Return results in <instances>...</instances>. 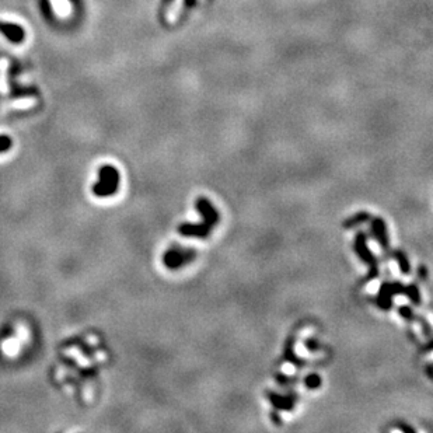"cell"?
I'll list each match as a JSON object with an SVG mask.
<instances>
[{
	"label": "cell",
	"mask_w": 433,
	"mask_h": 433,
	"mask_svg": "<svg viewBox=\"0 0 433 433\" xmlns=\"http://www.w3.org/2000/svg\"><path fill=\"white\" fill-rule=\"evenodd\" d=\"M121 176L119 171L111 164H104L98 168V180L94 182L93 194L97 198H108L119 190Z\"/></svg>",
	"instance_id": "6da1fadb"
},
{
	"label": "cell",
	"mask_w": 433,
	"mask_h": 433,
	"mask_svg": "<svg viewBox=\"0 0 433 433\" xmlns=\"http://www.w3.org/2000/svg\"><path fill=\"white\" fill-rule=\"evenodd\" d=\"M21 73V65L17 61H13L7 69V84H9V98L20 100V98L38 97L40 90L35 86H26L18 82Z\"/></svg>",
	"instance_id": "7a4b0ae2"
},
{
	"label": "cell",
	"mask_w": 433,
	"mask_h": 433,
	"mask_svg": "<svg viewBox=\"0 0 433 433\" xmlns=\"http://www.w3.org/2000/svg\"><path fill=\"white\" fill-rule=\"evenodd\" d=\"M196 258V251L194 248H182L180 246H173L163 255V263L167 269L177 271L191 263Z\"/></svg>",
	"instance_id": "3957f363"
},
{
	"label": "cell",
	"mask_w": 433,
	"mask_h": 433,
	"mask_svg": "<svg viewBox=\"0 0 433 433\" xmlns=\"http://www.w3.org/2000/svg\"><path fill=\"white\" fill-rule=\"evenodd\" d=\"M355 251H356V254H357V257L361 258L362 261H365V262L370 267V271H369V273H367L366 280H371V279L376 278L377 275H379L377 261H376V258H374V255H373L370 250H369V247H367L366 234H365V233H359V234H356Z\"/></svg>",
	"instance_id": "277c9868"
},
{
	"label": "cell",
	"mask_w": 433,
	"mask_h": 433,
	"mask_svg": "<svg viewBox=\"0 0 433 433\" xmlns=\"http://www.w3.org/2000/svg\"><path fill=\"white\" fill-rule=\"evenodd\" d=\"M0 34L5 36L7 41L14 45H20L26 41V30L24 27L11 23V21H0Z\"/></svg>",
	"instance_id": "5b68a950"
},
{
	"label": "cell",
	"mask_w": 433,
	"mask_h": 433,
	"mask_svg": "<svg viewBox=\"0 0 433 433\" xmlns=\"http://www.w3.org/2000/svg\"><path fill=\"white\" fill-rule=\"evenodd\" d=\"M195 208L208 226H211L213 229L219 223V213H217L216 208L213 206V203L208 198L199 196L195 202Z\"/></svg>",
	"instance_id": "8992f818"
},
{
	"label": "cell",
	"mask_w": 433,
	"mask_h": 433,
	"mask_svg": "<svg viewBox=\"0 0 433 433\" xmlns=\"http://www.w3.org/2000/svg\"><path fill=\"white\" fill-rule=\"evenodd\" d=\"M405 286H402L401 284H384L380 289V293L377 296V305L380 306L383 310L390 309L392 305L391 297L394 294L404 293Z\"/></svg>",
	"instance_id": "52a82bcc"
},
{
	"label": "cell",
	"mask_w": 433,
	"mask_h": 433,
	"mask_svg": "<svg viewBox=\"0 0 433 433\" xmlns=\"http://www.w3.org/2000/svg\"><path fill=\"white\" fill-rule=\"evenodd\" d=\"M212 232V227L208 226L203 222L201 224H194V223H181L178 226V233L184 237H196L206 238Z\"/></svg>",
	"instance_id": "ba28073f"
},
{
	"label": "cell",
	"mask_w": 433,
	"mask_h": 433,
	"mask_svg": "<svg viewBox=\"0 0 433 433\" xmlns=\"http://www.w3.org/2000/svg\"><path fill=\"white\" fill-rule=\"evenodd\" d=\"M267 396L269 398V402L272 404L275 409H282V411H292L296 402V396L290 394V396H280L276 392L268 391Z\"/></svg>",
	"instance_id": "9c48e42d"
},
{
	"label": "cell",
	"mask_w": 433,
	"mask_h": 433,
	"mask_svg": "<svg viewBox=\"0 0 433 433\" xmlns=\"http://www.w3.org/2000/svg\"><path fill=\"white\" fill-rule=\"evenodd\" d=\"M371 233L376 237L379 244L382 246L383 250H388L390 248V242H388V234H387V227L386 223L382 217H376L371 220Z\"/></svg>",
	"instance_id": "30bf717a"
},
{
	"label": "cell",
	"mask_w": 433,
	"mask_h": 433,
	"mask_svg": "<svg viewBox=\"0 0 433 433\" xmlns=\"http://www.w3.org/2000/svg\"><path fill=\"white\" fill-rule=\"evenodd\" d=\"M38 6H40V11H41V16L48 21V23H53L55 20V10H53V6H52L51 0H38Z\"/></svg>",
	"instance_id": "8fae6325"
},
{
	"label": "cell",
	"mask_w": 433,
	"mask_h": 433,
	"mask_svg": "<svg viewBox=\"0 0 433 433\" xmlns=\"http://www.w3.org/2000/svg\"><path fill=\"white\" fill-rule=\"evenodd\" d=\"M370 217L371 216L367 213V212H359V213H356V215H353L352 217H349L348 220H345L344 227H346V229H351V227H355V226H357V224H362V223L367 222Z\"/></svg>",
	"instance_id": "7c38bea8"
},
{
	"label": "cell",
	"mask_w": 433,
	"mask_h": 433,
	"mask_svg": "<svg viewBox=\"0 0 433 433\" xmlns=\"http://www.w3.org/2000/svg\"><path fill=\"white\" fill-rule=\"evenodd\" d=\"M404 294H407L408 299L412 302L413 305H419L421 303V294H419V289L417 288V285H409L404 290Z\"/></svg>",
	"instance_id": "4fadbf2b"
},
{
	"label": "cell",
	"mask_w": 433,
	"mask_h": 433,
	"mask_svg": "<svg viewBox=\"0 0 433 433\" xmlns=\"http://www.w3.org/2000/svg\"><path fill=\"white\" fill-rule=\"evenodd\" d=\"M394 255V258L397 259L398 265H400V269H401L402 273H409V271H411V268H409V262H408L407 257L404 255V253H401V251H396V253L392 254Z\"/></svg>",
	"instance_id": "5bb4252c"
},
{
	"label": "cell",
	"mask_w": 433,
	"mask_h": 433,
	"mask_svg": "<svg viewBox=\"0 0 433 433\" xmlns=\"http://www.w3.org/2000/svg\"><path fill=\"white\" fill-rule=\"evenodd\" d=\"M305 384H306V387H307V388H310V390H317V388L321 386L320 376H318V374H315V373H313V374H309V376L306 377Z\"/></svg>",
	"instance_id": "9a60e30c"
},
{
	"label": "cell",
	"mask_w": 433,
	"mask_h": 433,
	"mask_svg": "<svg viewBox=\"0 0 433 433\" xmlns=\"http://www.w3.org/2000/svg\"><path fill=\"white\" fill-rule=\"evenodd\" d=\"M285 357L288 359L289 362H293L296 365H303V362L299 361L293 353V340L288 341V345H286V351H285Z\"/></svg>",
	"instance_id": "2e32d148"
},
{
	"label": "cell",
	"mask_w": 433,
	"mask_h": 433,
	"mask_svg": "<svg viewBox=\"0 0 433 433\" xmlns=\"http://www.w3.org/2000/svg\"><path fill=\"white\" fill-rule=\"evenodd\" d=\"M13 147V139L7 135H0V155L9 152Z\"/></svg>",
	"instance_id": "e0dca14e"
},
{
	"label": "cell",
	"mask_w": 433,
	"mask_h": 433,
	"mask_svg": "<svg viewBox=\"0 0 433 433\" xmlns=\"http://www.w3.org/2000/svg\"><path fill=\"white\" fill-rule=\"evenodd\" d=\"M398 313H400L404 318H407V320H412L413 317H415L412 313V310L409 309V307H405V306L400 307V309H398Z\"/></svg>",
	"instance_id": "ac0fdd59"
},
{
	"label": "cell",
	"mask_w": 433,
	"mask_h": 433,
	"mask_svg": "<svg viewBox=\"0 0 433 433\" xmlns=\"http://www.w3.org/2000/svg\"><path fill=\"white\" fill-rule=\"evenodd\" d=\"M276 380H278L279 383H282V384H288V383H293L296 379H289L288 376H284V374H279V376H276Z\"/></svg>",
	"instance_id": "d6986e66"
},
{
	"label": "cell",
	"mask_w": 433,
	"mask_h": 433,
	"mask_svg": "<svg viewBox=\"0 0 433 433\" xmlns=\"http://www.w3.org/2000/svg\"><path fill=\"white\" fill-rule=\"evenodd\" d=\"M419 278L421 279L426 278V268H425V267H419Z\"/></svg>",
	"instance_id": "ffe728a7"
},
{
	"label": "cell",
	"mask_w": 433,
	"mask_h": 433,
	"mask_svg": "<svg viewBox=\"0 0 433 433\" xmlns=\"http://www.w3.org/2000/svg\"><path fill=\"white\" fill-rule=\"evenodd\" d=\"M271 417H272V419H273V422L276 423V425H280V418L279 417H276V415H275V412L272 413V415H271Z\"/></svg>",
	"instance_id": "44dd1931"
},
{
	"label": "cell",
	"mask_w": 433,
	"mask_h": 433,
	"mask_svg": "<svg viewBox=\"0 0 433 433\" xmlns=\"http://www.w3.org/2000/svg\"><path fill=\"white\" fill-rule=\"evenodd\" d=\"M402 430H405V432H413V429L412 428H409V426H407V425H404V426H402Z\"/></svg>",
	"instance_id": "7402d4cb"
},
{
	"label": "cell",
	"mask_w": 433,
	"mask_h": 433,
	"mask_svg": "<svg viewBox=\"0 0 433 433\" xmlns=\"http://www.w3.org/2000/svg\"><path fill=\"white\" fill-rule=\"evenodd\" d=\"M69 2L73 3V5H80V2H82V0H69Z\"/></svg>",
	"instance_id": "603a6c76"
},
{
	"label": "cell",
	"mask_w": 433,
	"mask_h": 433,
	"mask_svg": "<svg viewBox=\"0 0 433 433\" xmlns=\"http://www.w3.org/2000/svg\"><path fill=\"white\" fill-rule=\"evenodd\" d=\"M426 351H429V349H433V342H430V345H428L426 348H425Z\"/></svg>",
	"instance_id": "cb8c5ba5"
}]
</instances>
